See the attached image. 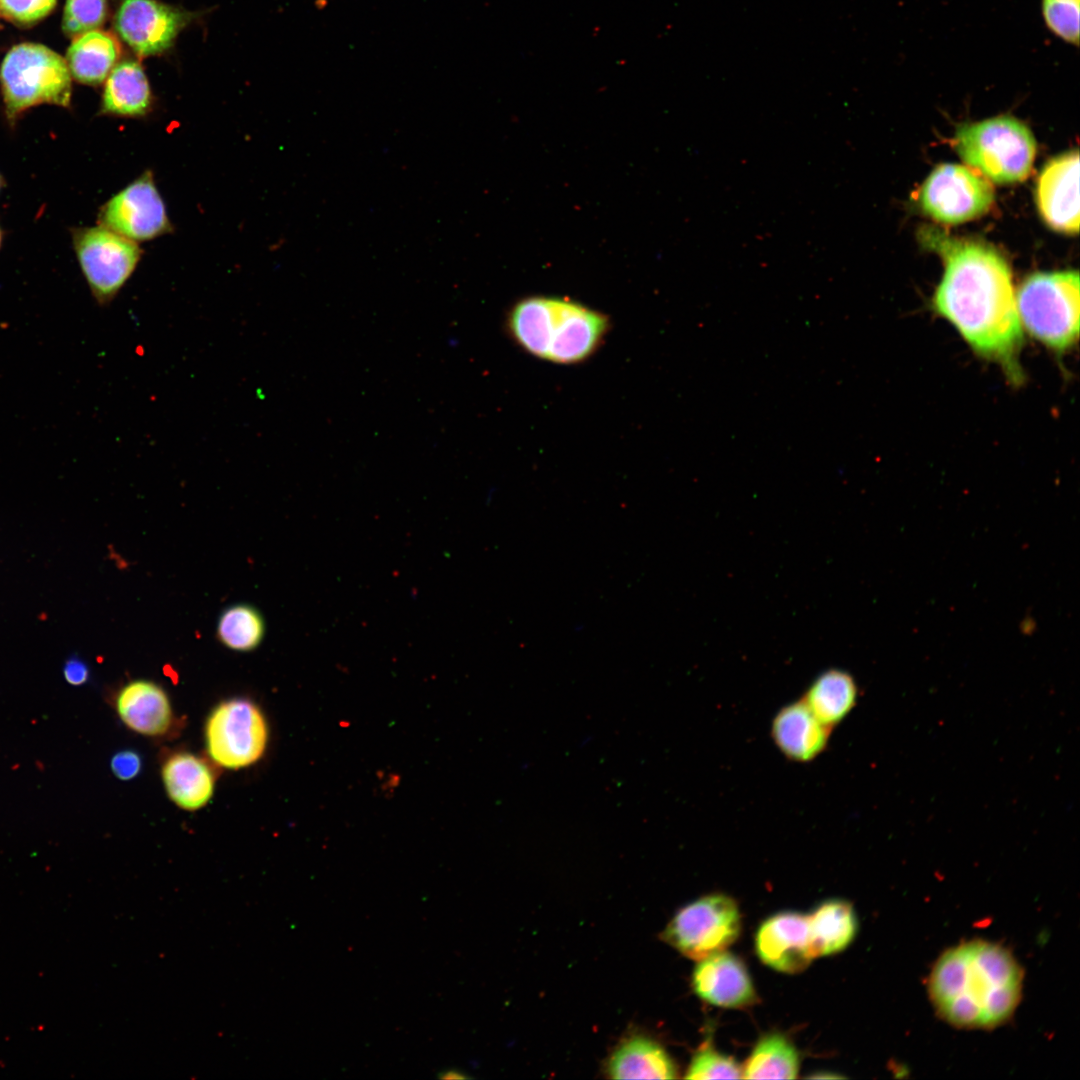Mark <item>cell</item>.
Here are the masks:
<instances>
[{
  "mask_svg": "<svg viewBox=\"0 0 1080 1080\" xmlns=\"http://www.w3.org/2000/svg\"><path fill=\"white\" fill-rule=\"evenodd\" d=\"M152 104V93L141 65L128 60L114 66L106 78L100 112L141 118L150 113Z\"/></svg>",
  "mask_w": 1080,
  "mask_h": 1080,
  "instance_id": "d6986e66",
  "label": "cell"
},
{
  "mask_svg": "<svg viewBox=\"0 0 1080 1080\" xmlns=\"http://www.w3.org/2000/svg\"><path fill=\"white\" fill-rule=\"evenodd\" d=\"M107 15L106 0H66L62 28L69 37L97 30Z\"/></svg>",
  "mask_w": 1080,
  "mask_h": 1080,
  "instance_id": "4316f807",
  "label": "cell"
},
{
  "mask_svg": "<svg viewBox=\"0 0 1080 1080\" xmlns=\"http://www.w3.org/2000/svg\"><path fill=\"white\" fill-rule=\"evenodd\" d=\"M100 225L136 243L172 232L166 206L150 170L109 199L100 210Z\"/></svg>",
  "mask_w": 1080,
  "mask_h": 1080,
  "instance_id": "8fae6325",
  "label": "cell"
},
{
  "mask_svg": "<svg viewBox=\"0 0 1080 1080\" xmlns=\"http://www.w3.org/2000/svg\"><path fill=\"white\" fill-rule=\"evenodd\" d=\"M799 1071V1056L783 1035L764 1036L754 1047L742 1069L746 1079H794Z\"/></svg>",
  "mask_w": 1080,
  "mask_h": 1080,
  "instance_id": "cb8c5ba5",
  "label": "cell"
},
{
  "mask_svg": "<svg viewBox=\"0 0 1080 1080\" xmlns=\"http://www.w3.org/2000/svg\"><path fill=\"white\" fill-rule=\"evenodd\" d=\"M994 201L990 183L957 164L937 166L919 192L922 211L944 224L964 223L986 214Z\"/></svg>",
  "mask_w": 1080,
  "mask_h": 1080,
  "instance_id": "30bf717a",
  "label": "cell"
},
{
  "mask_svg": "<svg viewBox=\"0 0 1080 1080\" xmlns=\"http://www.w3.org/2000/svg\"><path fill=\"white\" fill-rule=\"evenodd\" d=\"M757 954L771 968L798 973L804 970L814 957L808 916L783 912L764 921L755 939Z\"/></svg>",
  "mask_w": 1080,
  "mask_h": 1080,
  "instance_id": "5bb4252c",
  "label": "cell"
},
{
  "mask_svg": "<svg viewBox=\"0 0 1080 1080\" xmlns=\"http://www.w3.org/2000/svg\"><path fill=\"white\" fill-rule=\"evenodd\" d=\"M161 777L169 799L184 810L203 808L214 793L213 769L190 752L169 754L162 763Z\"/></svg>",
  "mask_w": 1080,
  "mask_h": 1080,
  "instance_id": "ac0fdd59",
  "label": "cell"
},
{
  "mask_svg": "<svg viewBox=\"0 0 1080 1080\" xmlns=\"http://www.w3.org/2000/svg\"><path fill=\"white\" fill-rule=\"evenodd\" d=\"M189 15L156 0H123L114 19L120 38L140 57L168 49Z\"/></svg>",
  "mask_w": 1080,
  "mask_h": 1080,
  "instance_id": "7c38bea8",
  "label": "cell"
},
{
  "mask_svg": "<svg viewBox=\"0 0 1080 1080\" xmlns=\"http://www.w3.org/2000/svg\"><path fill=\"white\" fill-rule=\"evenodd\" d=\"M693 986L700 998L720 1007L741 1008L756 999L746 967L725 951L700 960L693 973Z\"/></svg>",
  "mask_w": 1080,
  "mask_h": 1080,
  "instance_id": "9a60e30c",
  "label": "cell"
},
{
  "mask_svg": "<svg viewBox=\"0 0 1080 1080\" xmlns=\"http://www.w3.org/2000/svg\"><path fill=\"white\" fill-rule=\"evenodd\" d=\"M685 1078L738 1079L742 1078V1069L733 1058L705 1047L694 1055Z\"/></svg>",
  "mask_w": 1080,
  "mask_h": 1080,
  "instance_id": "83f0119b",
  "label": "cell"
},
{
  "mask_svg": "<svg viewBox=\"0 0 1080 1080\" xmlns=\"http://www.w3.org/2000/svg\"><path fill=\"white\" fill-rule=\"evenodd\" d=\"M831 728L822 724L801 700L782 707L771 724V736L784 756L796 762H809L821 754Z\"/></svg>",
  "mask_w": 1080,
  "mask_h": 1080,
  "instance_id": "e0dca14e",
  "label": "cell"
},
{
  "mask_svg": "<svg viewBox=\"0 0 1080 1080\" xmlns=\"http://www.w3.org/2000/svg\"><path fill=\"white\" fill-rule=\"evenodd\" d=\"M0 84L10 122L38 104H70L71 74L66 60L41 44L12 47L1 64Z\"/></svg>",
  "mask_w": 1080,
  "mask_h": 1080,
  "instance_id": "8992f818",
  "label": "cell"
},
{
  "mask_svg": "<svg viewBox=\"0 0 1080 1080\" xmlns=\"http://www.w3.org/2000/svg\"><path fill=\"white\" fill-rule=\"evenodd\" d=\"M1 184H2V181H1V176H0V187H1Z\"/></svg>",
  "mask_w": 1080,
  "mask_h": 1080,
  "instance_id": "836d02e7",
  "label": "cell"
},
{
  "mask_svg": "<svg viewBox=\"0 0 1080 1080\" xmlns=\"http://www.w3.org/2000/svg\"><path fill=\"white\" fill-rule=\"evenodd\" d=\"M116 37L106 31L93 30L73 38L66 54L71 76L88 85L102 83L120 57Z\"/></svg>",
  "mask_w": 1080,
  "mask_h": 1080,
  "instance_id": "ffe728a7",
  "label": "cell"
},
{
  "mask_svg": "<svg viewBox=\"0 0 1080 1080\" xmlns=\"http://www.w3.org/2000/svg\"><path fill=\"white\" fill-rule=\"evenodd\" d=\"M613 1079H672L676 1068L666 1051L656 1042L641 1036L624 1040L608 1061Z\"/></svg>",
  "mask_w": 1080,
  "mask_h": 1080,
  "instance_id": "44dd1931",
  "label": "cell"
},
{
  "mask_svg": "<svg viewBox=\"0 0 1080 1080\" xmlns=\"http://www.w3.org/2000/svg\"><path fill=\"white\" fill-rule=\"evenodd\" d=\"M265 624L259 611L248 604H237L225 609L217 623V639L227 648L247 652L262 641Z\"/></svg>",
  "mask_w": 1080,
  "mask_h": 1080,
  "instance_id": "d4e9b609",
  "label": "cell"
},
{
  "mask_svg": "<svg viewBox=\"0 0 1080 1080\" xmlns=\"http://www.w3.org/2000/svg\"><path fill=\"white\" fill-rule=\"evenodd\" d=\"M63 675L70 685L81 686L89 680L90 671L86 662L78 656H72L64 664Z\"/></svg>",
  "mask_w": 1080,
  "mask_h": 1080,
  "instance_id": "4dcf8cb0",
  "label": "cell"
},
{
  "mask_svg": "<svg viewBox=\"0 0 1080 1080\" xmlns=\"http://www.w3.org/2000/svg\"><path fill=\"white\" fill-rule=\"evenodd\" d=\"M110 767L114 776L120 780L128 781L140 773L142 759L134 750H121L112 756Z\"/></svg>",
  "mask_w": 1080,
  "mask_h": 1080,
  "instance_id": "f546056e",
  "label": "cell"
},
{
  "mask_svg": "<svg viewBox=\"0 0 1080 1080\" xmlns=\"http://www.w3.org/2000/svg\"><path fill=\"white\" fill-rule=\"evenodd\" d=\"M922 234L926 245L944 263L932 298L933 311L976 355L996 363L1011 383L1020 384L1023 329L1007 261L981 242L951 237L939 230Z\"/></svg>",
  "mask_w": 1080,
  "mask_h": 1080,
  "instance_id": "6da1fadb",
  "label": "cell"
},
{
  "mask_svg": "<svg viewBox=\"0 0 1080 1080\" xmlns=\"http://www.w3.org/2000/svg\"><path fill=\"white\" fill-rule=\"evenodd\" d=\"M811 948L814 957L845 949L854 939L857 919L851 904L830 900L808 916Z\"/></svg>",
  "mask_w": 1080,
  "mask_h": 1080,
  "instance_id": "603a6c76",
  "label": "cell"
},
{
  "mask_svg": "<svg viewBox=\"0 0 1080 1080\" xmlns=\"http://www.w3.org/2000/svg\"><path fill=\"white\" fill-rule=\"evenodd\" d=\"M1036 202L1044 221L1054 230L1079 231V153L1061 154L1042 169L1036 187Z\"/></svg>",
  "mask_w": 1080,
  "mask_h": 1080,
  "instance_id": "4fadbf2b",
  "label": "cell"
},
{
  "mask_svg": "<svg viewBox=\"0 0 1080 1080\" xmlns=\"http://www.w3.org/2000/svg\"><path fill=\"white\" fill-rule=\"evenodd\" d=\"M1022 985V969L1005 947L972 940L938 958L928 992L938 1015L951 1025L991 1029L1014 1014Z\"/></svg>",
  "mask_w": 1080,
  "mask_h": 1080,
  "instance_id": "7a4b0ae2",
  "label": "cell"
},
{
  "mask_svg": "<svg viewBox=\"0 0 1080 1080\" xmlns=\"http://www.w3.org/2000/svg\"><path fill=\"white\" fill-rule=\"evenodd\" d=\"M1079 274L1037 272L1015 292L1022 329L1052 352H1069L1079 337Z\"/></svg>",
  "mask_w": 1080,
  "mask_h": 1080,
  "instance_id": "277c9868",
  "label": "cell"
},
{
  "mask_svg": "<svg viewBox=\"0 0 1080 1080\" xmlns=\"http://www.w3.org/2000/svg\"><path fill=\"white\" fill-rule=\"evenodd\" d=\"M73 243L94 298L100 305L109 304L141 259L138 243L102 225L75 230Z\"/></svg>",
  "mask_w": 1080,
  "mask_h": 1080,
  "instance_id": "9c48e42d",
  "label": "cell"
},
{
  "mask_svg": "<svg viewBox=\"0 0 1080 1080\" xmlns=\"http://www.w3.org/2000/svg\"><path fill=\"white\" fill-rule=\"evenodd\" d=\"M857 695L854 678L846 671L833 668L813 680L802 701L822 724L832 729L854 708Z\"/></svg>",
  "mask_w": 1080,
  "mask_h": 1080,
  "instance_id": "7402d4cb",
  "label": "cell"
},
{
  "mask_svg": "<svg viewBox=\"0 0 1080 1080\" xmlns=\"http://www.w3.org/2000/svg\"><path fill=\"white\" fill-rule=\"evenodd\" d=\"M207 754L217 766L241 769L257 762L268 743V725L260 708L246 698L219 703L204 729Z\"/></svg>",
  "mask_w": 1080,
  "mask_h": 1080,
  "instance_id": "52a82bcc",
  "label": "cell"
},
{
  "mask_svg": "<svg viewBox=\"0 0 1080 1080\" xmlns=\"http://www.w3.org/2000/svg\"><path fill=\"white\" fill-rule=\"evenodd\" d=\"M114 706L125 726L144 736H165L175 723L167 693L153 681L127 683L117 693Z\"/></svg>",
  "mask_w": 1080,
  "mask_h": 1080,
  "instance_id": "2e32d148",
  "label": "cell"
},
{
  "mask_svg": "<svg viewBox=\"0 0 1080 1080\" xmlns=\"http://www.w3.org/2000/svg\"><path fill=\"white\" fill-rule=\"evenodd\" d=\"M1 239H2V236H1V230H0V245H1Z\"/></svg>",
  "mask_w": 1080,
  "mask_h": 1080,
  "instance_id": "d6a6232c",
  "label": "cell"
},
{
  "mask_svg": "<svg viewBox=\"0 0 1080 1080\" xmlns=\"http://www.w3.org/2000/svg\"><path fill=\"white\" fill-rule=\"evenodd\" d=\"M1047 29L1067 44L1079 46L1080 0H1041Z\"/></svg>",
  "mask_w": 1080,
  "mask_h": 1080,
  "instance_id": "484cf974",
  "label": "cell"
},
{
  "mask_svg": "<svg viewBox=\"0 0 1080 1080\" xmlns=\"http://www.w3.org/2000/svg\"><path fill=\"white\" fill-rule=\"evenodd\" d=\"M955 148L965 163L998 184L1025 180L1036 155L1031 131L1007 115L960 126Z\"/></svg>",
  "mask_w": 1080,
  "mask_h": 1080,
  "instance_id": "5b68a950",
  "label": "cell"
},
{
  "mask_svg": "<svg viewBox=\"0 0 1080 1080\" xmlns=\"http://www.w3.org/2000/svg\"><path fill=\"white\" fill-rule=\"evenodd\" d=\"M735 901L712 894L683 907L663 932V939L685 956L701 960L732 944L740 933Z\"/></svg>",
  "mask_w": 1080,
  "mask_h": 1080,
  "instance_id": "ba28073f",
  "label": "cell"
},
{
  "mask_svg": "<svg viewBox=\"0 0 1080 1080\" xmlns=\"http://www.w3.org/2000/svg\"><path fill=\"white\" fill-rule=\"evenodd\" d=\"M438 1078L443 1079V1080L465 1079V1078H467V1076L465 1074H463L459 1070L447 1069V1070L440 1071L438 1073Z\"/></svg>",
  "mask_w": 1080,
  "mask_h": 1080,
  "instance_id": "1f68e13d",
  "label": "cell"
},
{
  "mask_svg": "<svg viewBox=\"0 0 1080 1080\" xmlns=\"http://www.w3.org/2000/svg\"><path fill=\"white\" fill-rule=\"evenodd\" d=\"M507 325L513 339L530 354L558 364H574L599 348L609 320L576 302L530 297L512 308Z\"/></svg>",
  "mask_w": 1080,
  "mask_h": 1080,
  "instance_id": "3957f363",
  "label": "cell"
},
{
  "mask_svg": "<svg viewBox=\"0 0 1080 1080\" xmlns=\"http://www.w3.org/2000/svg\"><path fill=\"white\" fill-rule=\"evenodd\" d=\"M57 0H0V14L19 26L33 25L54 9Z\"/></svg>",
  "mask_w": 1080,
  "mask_h": 1080,
  "instance_id": "f1b7e54d",
  "label": "cell"
}]
</instances>
